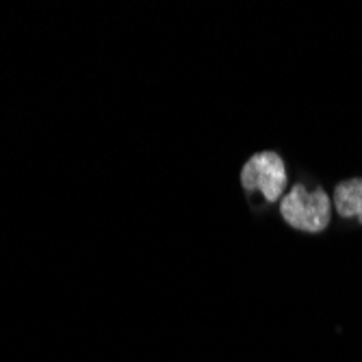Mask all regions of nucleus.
I'll return each instance as SVG.
<instances>
[{
	"label": "nucleus",
	"mask_w": 362,
	"mask_h": 362,
	"mask_svg": "<svg viewBox=\"0 0 362 362\" xmlns=\"http://www.w3.org/2000/svg\"><path fill=\"white\" fill-rule=\"evenodd\" d=\"M280 215L284 221L302 233H323L330 223L332 200L325 191H308L304 185H293V189L282 197Z\"/></svg>",
	"instance_id": "nucleus-1"
},
{
	"label": "nucleus",
	"mask_w": 362,
	"mask_h": 362,
	"mask_svg": "<svg viewBox=\"0 0 362 362\" xmlns=\"http://www.w3.org/2000/svg\"><path fill=\"white\" fill-rule=\"evenodd\" d=\"M288 176L282 156L269 150L254 154L241 170V185L247 191H260L267 202L280 200Z\"/></svg>",
	"instance_id": "nucleus-2"
},
{
	"label": "nucleus",
	"mask_w": 362,
	"mask_h": 362,
	"mask_svg": "<svg viewBox=\"0 0 362 362\" xmlns=\"http://www.w3.org/2000/svg\"><path fill=\"white\" fill-rule=\"evenodd\" d=\"M334 206L341 217H356L362 223V178H351L334 189Z\"/></svg>",
	"instance_id": "nucleus-3"
}]
</instances>
